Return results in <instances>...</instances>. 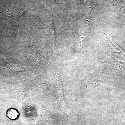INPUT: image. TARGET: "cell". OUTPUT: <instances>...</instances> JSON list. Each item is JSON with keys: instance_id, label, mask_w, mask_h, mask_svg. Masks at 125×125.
<instances>
[{"instance_id": "1", "label": "cell", "mask_w": 125, "mask_h": 125, "mask_svg": "<svg viewBox=\"0 0 125 125\" xmlns=\"http://www.w3.org/2000/svg\"><path fill=\"white\" fill-rule=\"evenodd\" d=\"M19 115L18 111L14 108H10L7 110V115L8 118L11 120H14L18 118Z\"/></svg>"}]
</instances>
